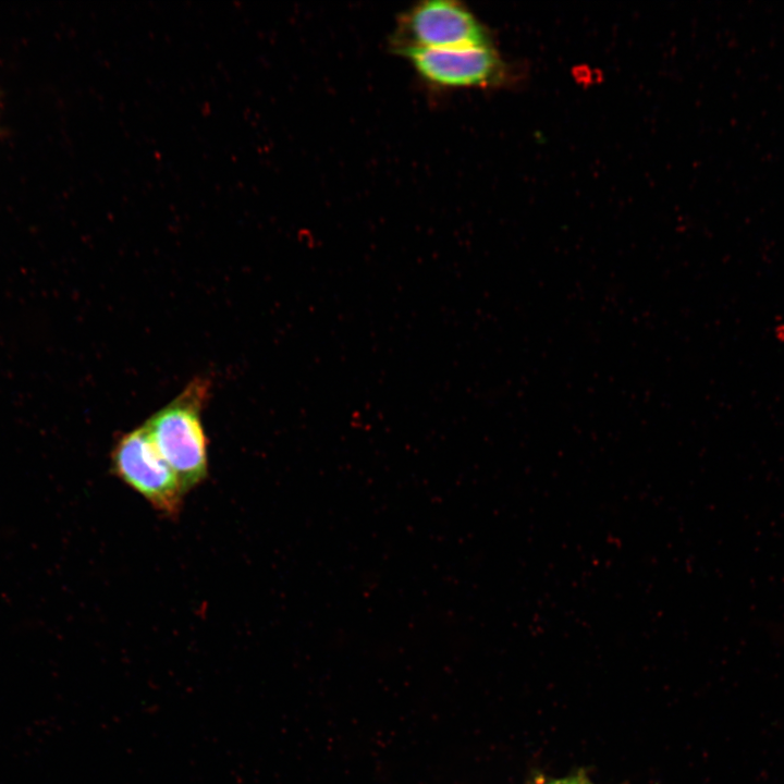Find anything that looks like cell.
Segmentation results:
<instances>
[{
    "label": "cell",
    "mask_w": 784,
    "mask_h": 784,
    "mask_svg": "<svg viewBox=\"0 0 784 784\" xmlns=\"http://www.w3.org/2000/svg\"><path fill=\"white\" fill-rule=\"evenodd\" d=\"M571 784H590L583 777H573L571 779Z\"/></svg>",
    "instance_id": "cell-5"
},
{
    "label": "cell",
    "mask_w": 784,
    "mask_h": 784,
    "mask_svg": "<svg viewBox=\"0 0 784 784\" xmlns=\"http://www.w3.org/2000/svg\"><path fill=\"white\" fill-rule=\"evenodd\" d=\"M489 44L488 32L480 21L464 4L451 0L415 4L401 15L393 37L394 51Z\"/></svg>",
    "instance_id": "cell-3"
},
{
    "label": "cell",
    "mask_w": 784,
    "mask_h": 784,
    "mask_svg": "<svg viewBox=\"0 0 784 784\" xmlns=\"http://www.w3.org/2000/svg\"><path fill=\"white\" fill-rule=\"evenodd\" d=\"M418 76L437 88H471L498 85L504 79L505 65L489 45L441 49L404 48L396 50Z\"/></svg>",
    "instance_id": "cell-4"
},
{
    "label": "cell",
    "mask_w": 784,
    "mask_h": 784,
    "mask_svg": "<svg viewBox=\"0 0 784 784\" xmlns=\"http://www.w3.org/2000/svg\"><path fill=\"white\" fill-rule=\"evenodd\" d=\"M111 456L114 474L158 512L172 517L180 513L185 491L145 426L124 433Z\"/></svg>",
    "instance_id": "cell-2"
},
{
    "label": "cell",
    "mask_w": 784,
    "mask_h": 784,
    "mask_svg": "<svg viewBox=\"0 0 784 784\" xmlns=\"http://www.w3.org/2000/svg\"><path fill=\"white\" fill-rule=\"evenodd\" d=\"M207 394L208 382L197 379L144 425L185 492L208 476V440L200 418Z\"/></svg>",
    "instance_id": "cell-1"
}]
</instances>
